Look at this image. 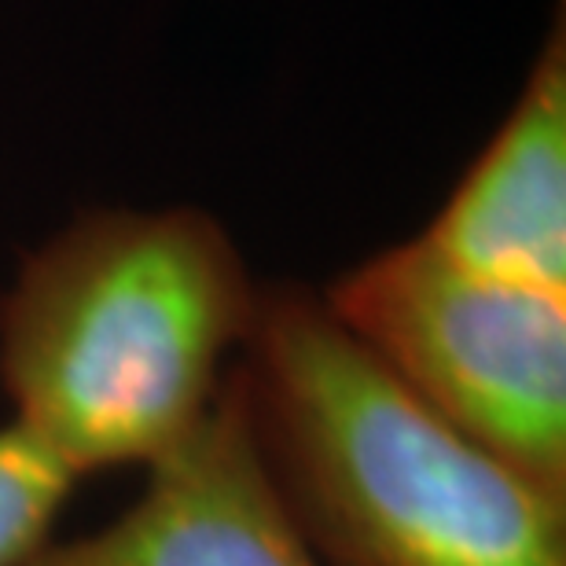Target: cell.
<instances>
[{
    "label": "cell",
    "instance_id": "obj_1",
    "mask_svg": "<svg viewBox=\"0 0 566 566\" xmlns=\"http://www.w3.org/2000/svg\"><path fill=\"white\" fill-rule=\"evenodd\" d=\"M258 460L335 566H566V496L441 420L302 283L258 287L232 365Z\"/></svg>",
    "mask_w": 566,
    "mask_h": 566
},
{
    "label": "cell",
    "instance_id": "obj_2",
    "mask_svg": "<svg viewBox=\"0 0 566 566\" xmlns=\"http://www.w3.org/2000/svg\"><path fill=\"white\" fill-rule=\"evenodd\" d=\"M258 283L207 210H88L0 298L11 427L71 479L155 468L218 405Z\"/></svg>",
    "mask_w": 566,
    "mask_h": 566
},
{
    "label": "cell",
    "instance_id": "obj_3",
    "mask_svg": "<svg viewBox=\"0 0 566 566\" xmlns=\"http://www.w3.org/2000/svg\"><path fill=\"white\" fill-rule=\"evenodd\" d=\"M324 302L430 412L566 496V294L482 276L416 235Z\"/></svg>",
    "mask_w": 566,
    "mask_h": 566
},
{
    "label": "cell",
    "instance_id": "obj_4",
    "mask_svg": "<svg viewBox=\"0 0 566 566\" xmlns=\"http://www.w3.org/2000/svg\"><path fill=\"white\" fill-rule=\"evenodd\" d=\"M19 566H321L258 460L232 371L188 441L147 468L115 523L44 541Z\"/></svg>",
    "mask_w": 566,
    "mask_h": 566
},
{
    "label": "cell",
    "instance_id": "obj_5",
    "mask_svg": "<svg viewBox=\"0 0 566 566\" xmlns=\"http://www.w3.org/2000/svg\"><path fill=\"white\" fill-rule=\"evenodd\" d=\"M482 276L566 294V33L563 15L530 82L420 235Z\"/></svg>",
    "mask_w": 566,
    "mask_h": 566
},
{
    "label": "cell",
    "instance_id": "obj_6",
    "mask_svg": "<svg viewBox=\"0 0 566 566\" xmlns=\"http://www.w3.org/2000/svg\"><path fill=\"white\" fill-rule=\"evenodd\" d=\"M71 479L49 452L15 427H0V566H19L52 537Z\"/></svg>",
    "mask_w": 566,
    "mask_h": 566
}]
</instances>
